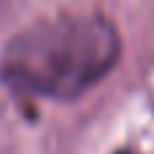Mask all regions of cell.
<instances>
[{"mask_svg": "<svg viewBox=\"0 0 154 154\" xmlns=\"http://www.w3.org/2000/svg\"><path fill=\"white\" fill-rule=\"evenodd\" d=\"M122 38L100 14H65L19 30L0 54L3 84L24 97L70 103L119 62Z\"/></svg>", "mask_w": 154, "mask_h": 154, "instance_id": "cell-1", "label": "cell"}, {"mask_svg": "<svg viewBox=\"0 0 154 154\" xmlns=\"http://www.w3.org/2000/svg\"><path fill=\"white\" fill-rule=\"evenodd\" d=\"M116 154H133V152H127V149H122V152H116Z\"/></svg>", "mask_w": 154, "mask_h": 154, "instance_id": "cell-2", "label": "cell"}]
</instances>
